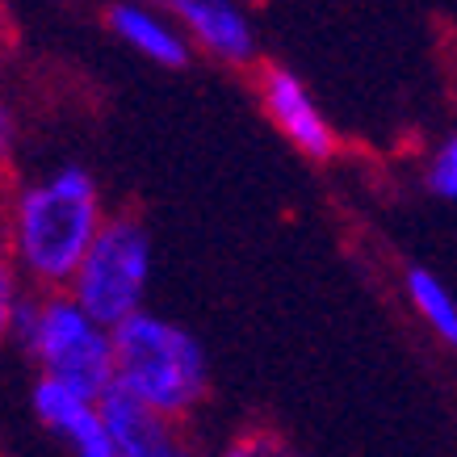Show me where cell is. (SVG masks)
Segmentation results:
<instances>
[{
  "mask_svg": "<svg viewBox=\"0 0 457 457\" xmlns=\"http://www.w3.org/2000/svg\"><path fill=\"white\" fill-rule=\"evenodd\" d=\"M110 222L93 172L63 164L21 185L9 206V264L42 294L68 290Z\"/></svg>",
  "mask_w": 457,
  "mask_h": 457,
  "instance_id": "cell-1",
  "label": "cell"
},
{
  "mask_svg": "<svg viewBox=\"0 0 457 457\" xmlns=\"http://www.w3.org/2000/svg\"><path fill=\"white\" fill-rule=\"evenodd\" d=\"M4 328L21 353L34 361L38 378H55L84 395H105L118 378V348L113 328H105L97 315H88L68 290L42 294L29 286L21 298L0 306Z\"/></svg>",
  "mask_w": 457,
  "mask_h": 457,
  "instance_id": "cell-2",
  "label": "cell"
},
{
  "mask_svg": "<svg viewBox=\"0 0 457 457\" xmlns=\"http://www.w3.org/2000/svg\"><path fill=\"white\" fill-rule=\"evenodd\" d=\"M113 348H118L113 386L135 403H143L147 411L172 420V424H185L206 403V353L180 323L143 311L113 332Z\"/></svg>",
  "mask_w": 457,
  "mask_h": 457,
  "instance_id": "cell-3",
  "label": "cell"
},
{
  "mask_svg": "<svg viewBox=\"0 0 457 457\" xmlns=\"http://www.w3.org/2000/svg\"><path fill=\"white\" fill-rule=\"evenodd\" d=\"M147 281H152V236H147V227L135 214H113L101 227L97 244L88 248L68 294L88 315H97L105 328L118 332L126 319L143 315Z\"/></svg>",
  "mask_w": 457,
  "mask_h": 457,
  "instance_id": "cell-4",
  "label": "cell"
},
{
  "mask_svg": "<svg viewBox=\"0 0 457 457\" xmlns=\"http://www.w3.org/2000/svg\"><path fill=\"white\" fill-rule=\"evenodd\" d=\"M29 407H34L42 428L55 432L76 457H122L97 395H84V390L55 382V378H34Z\"/></svg>",
  "mask_w": 457,
  "mask_h": 457,
  "instance_id": "cell-5",
  "label": "cell"
},
{
  "mask_svg": "<svg viewBox=\"0 0 457 457\" xmlns=\"http://www.w3.org/2000/svg\"><path fill=\"white\" fill-rule=\"evenodd\" d=\"M256 93H261V105L269 113V122L286 135V143H290L294 152H303L306 160H332L340 139H336L328 113L319 110V101L311 97V88L290 68H281V63L261 68Z\"/></svg>",
  "mask_w": 457,
  "mask_h": 457,
  "instance_id": "cell-6",
  "label": "cell"
},
{
  "mask_svg": "<svg viewBox=\"0 0 457 457\" xmlns=\"http://www.w3.org/2000/svg\"><path fill=\"white\" fill-rule=\"evenodd\" d=\"M185 38L227 68H248L256 59V29L239 0H160Z\"/></svg>",
  "mask_w": 457,
  "mask_h": 457,
  "instance_id": "cell-7",
  "label": "cell"
},
{
  "mask_svg": "<svg viewBox=\"0 0 457 457\" xmlns=\"http://www.w3.org/2000/svg\"><path fill=\"white\" fill-rule=\"evenodd\" d=\"M105 26L113 29V38L122 46H130L135 55H143L155 68L177 71L189 63L194 42L185 38V29L155 0H113L105 9Z\"/></svg>",
  "mask_w": 457,
  "mask_h": 457,
  "instance_id": "cell-8",
  "label": "cell"
},
{
  "mask_svg": "<svg viewBox=\"0 0 457 457\" xmlns=\"http://www.w3.org/2000/svg\"><path fill=\"white\" fill-rule=\"evenodd\" d=\"M101 407H105V424H110L122 457H202L180 436V424L147 411L143 403H135L118 386L101 395Z\"/></svg>",
  "mask_w": 457,
  "mask_h": 457,
  "instance_id": "cell-9",
  "label": "cell"
},
{
  "mask_svg": "<svg viewBox=\"0 0 457 457\" xmlns=\"http://www.w3.org/2000/svg\"><path fill=\"white\" fill-rule=\"evenodd\" d=\"M403 290H407L411 311L424 319V328H428L445 348H457V298H453V290H449L432 269H424V264H407Z\"/></svg>",
  "mask_w": 457,
  "mask_h": 457,
  "instance_id": "cell-10",
  "label": "cell"
},
{
  "mask_svg": "<svg viewBox=\"0 0 457 457\" xmlns=\"http://www.w3.org/2000/svg\"><path fill=\"white\" fill-rule=\"evenodd\" d=\"M214 457H303V453L286 436H278V432L252 428V432H239L236 441H227Z\"/></svg>",
  "mask_w": 457,
  "mask_h": 457,
  "instance_id": "cell-11",
  "label": "cell"
},
{
  "mask_svg": "<svg viewBox=\"0 0 457 457\" xmlns=\"http://www.w3.org/2000/svg\"><path fill=\"white\" fill-rule=\"evenodd\" d=\"M424 177H428V189H432V194L457 206V130H453V135H445V139L436 143V152L428 155Z\"/></svg>",
  "mask_w": 457,
  "mask_h": 457,
  "instance_id": "cell-12",
  "label": "cell"
}]
</instances>
